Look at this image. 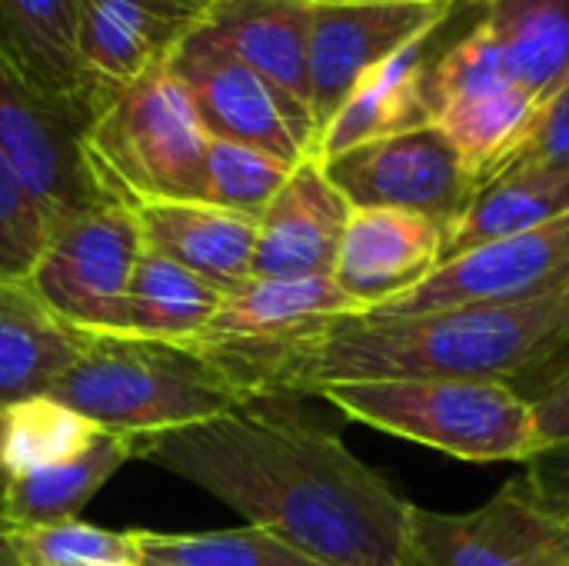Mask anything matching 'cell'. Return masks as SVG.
<instances>
[{
    "label": "cell",
    "instance_id": "cell-5",
    "mask_svg": "<svg viewBox=\"0 0 569 566\" xmlns=\"http://www.w3.org/2000/svg\"><path fill=\"white\" fill-rule=\"evenodd\" d=\"M207 143L210 133L170 67L113 90L83 133L100 193L123 207L203 200Z\"/></svg>",
    "mask_w": 569,
    "mask_h": 566
},
{
    "label": "cell",
    "instance_id": "cell-13",
    "mask_svg": "<svg viewBox=\"0 0 569 566\" xmlns=\"http://www.w3.org/2000/svg\"><path fill=\"white\" fill-rule=\"evenodd\" d=\"M200 17L203 10L187 0H77L80 63L107 100L167 67Z\"/></svg>",
    "mask_w": 569,
    "mask_h": 566
},
{
    "label": "cell",
    "instance_id": "cell-20",
    "mask_svg": "<svg viewBox=\"0 0 569 566\" xmlns=\"http://www.w3.org/2000/svg\"><path fill=\"white\" fill-rule=\"evenodd\" d=\"M427 43H417L360 77L337 113L323 123L313 157L327 160L360 143L433 123L427 100Z\"/></svg>",
    "mask_w": 569,
    "mask_h": 566
},
{
    "label": "cell",
    "instance_id": "cell-24",
    "mask_svg": "<svg viewBox=\"0 0 569 566\" xmlns=\"http://www.w3.org/2000/svg\"><path fill=\"white\" fill-rule=\"evenodd\" d=\"M223 297L210 280L143 247L127 290V334L193 340L210 327Z\"/></svg>",
    "mask_w": 569,
    "mask_h": 566
},
{
    "label": "cell",
    "instance_id": "cell-28",
    "mask_svg": "<svg viewBox=\"0 0 569 566\" xmlns=\"http://www.w3.org/2000/svg\"><path fill=\"white\" fill-rule=\"evenodd\" d=\"M130 540L137 566H323L257 527L213 534L130 530Z\"/></svg>",
    "mask_w": 569,
    "mask_h": 566
},
{
    "label": "cell",
    "instance_id": "cell-7",
    "mask_svg": "<svg viewBox=\"0 0 569 566\" xmlns=\"http://www.w3.org/2000/svg\"><path fill=\"white\" fill-rule=\"evenodd\" d=\"M170 73L183 83L203 130L217 140L263 150L290 167L313 157L317 120L307 107L277 90L197 30L180 43Z\"/></svg>",
    "mask_w": 569,
    "mask_h": 566
},
{
    "label": "cell",
    "instance_id": "cell-14",
    "mask_svg": "<svg viewBox=\"0 0 569 566\" xmlns=\"http://www.w3.org/2000/svg\"><path fill=\"white\" fill-rule=\"evenodd\" d=\"M350 210L353 207L330 183L320 160H300L257 217L250 277H330Z\"/></svg>",
    "mask_w": 569,
    "mask_h": 566
},
{
    "label": "cell",
    "instance_id": "cell-29",
    "mask_svg": "<svg viewBox=\"0 0 569 566\" xmlns=\"http://www.w3.org/2000/svg\"><path fill=\"white\" fill-rule=\"evenodd\" d=\"M290 163L230 140L210 137L207 143V203L260 217L290 177Z\"/></svg>",
    "mask_w": 569,
    "mask_h": 566
},
{
    "label": "cell",
    "instance_id": "cell-18",
    "mask_svg": "<svg viewBox=\"0 0 569 566\" xmlns=\"http://www.w3.org/2000/svg\"><path fill=\"white\" fill-rule=\"evenodd\" d=\"M200 33L310 110L307 0H213L200 17Z\"/></svg>",
    "mask_w": 569,
    "mask_h": 566
},
{
    "label": "cell",
    "instance_id": "cell-22",
    "mask_svg": "<svg viewBox=\"0 0 569 566\" xmlns=\"http://www.w3.org/2000/svg\"><path fill=\"white\" fill-rule=\"evenodd\" d=\"M133 457L137 437L103 430L83 454L60 467L37 470L27 477H7L0 484V527L17 530L77 520L87 500Z\"/></svg>",
    "mask_w": 569,
    "mask_h": 566
},
{
    "label": "cell",
    "instance_id": "cell-2",
    "mask_svg": "<svg viewBox=\"0 0 569 566\" xmlns=\"http://www.w3.org/2000/svg\"><path fill=\"white\" fill-rule=\"evenodd\" d=\"M247 400L320 394L353 380H513L557 367L569 347V284L507 307L413 317L353 314L287 340L193 337Z\"/></svg>",
    "mask_w": 569,
    "mask_h": 566
},
{
    "label": "cell",
    "instance_id": "cell-34",
    "mask_svg": "<svg viewBox=\"0 0 569 566\" xmlns=\"http://www.w3.org/2000/svg\"><path fill=\"white\" fill-rule=\"evenodd\" d=\"M527 500L569 530V440L540 447L517 477Z\"/></svg>",
    "mask_w": 569,
    "mask_h": 566
},
{
    "label": "cell",
    "instance_id": "cell-23",
    "mask_svg": "<svg viewBox=\"0 0 569 566\" xmlns=\"http://www.w3.org/2000/svg\"><path fill=\"white\" fill-rule=\"evenodd\" d=\"M569 214V167H517L477 190L447 230L443 260L470 247L550 224Z\"/></svg>",
    "mask_w": 569,
    "mask_h": 566
},
{
    "label": "cell",
    "instance_id": "cell-39",
    "mask_svg": "<svg viewBox=\"0 0 569 566\" xmlns=\"http://www.w3.org/2000/svg\"><path fill=\"white\" fill-rule=\"evenodd\" d=\"M0 444H3V414H0ZM0 484H3V464H0Z\"/></svg>",
    "mask_w": 569,
    "mask_h": 566
},
{
    "label": "cell",
    "instance_id": "cell-27",
    "mask_svg": "<svg viewBox=\"0 0 569 566\" xmlns=\"http://www.w3.org/2000/svg\"><path fill=\"white\" fill-rule=\"evenodd\" d=\"M103 430L63 407L53 397H30L3 410L0 464L7 477H27L37 470L60 467L83 454Z\"/></svg>",
    "mask_w": 569,
    "mask_h": 566
},
{
    "label": "cell",
    "instance_id": "cell-1",
    "mask_svg": "<svg viewBox=\"0 0 569 566\" xmlns=\"http://www.w3.org/2000/svg\"><path fill=\"white\" fill-rule=\"evenodd\" d=\"M137 457L323 566H407L413 504L347 444L270 400L137 437Z\"/></svg>",
    "mask_w": 569,
    "mask_h": 566
},
{
    "label": "cell",
    "instance_id": "cell-16",
    "mask_svg": "<svg viewBox=\"0 0 569 566\" xmlns=\"http://www.w3.org/2000/svg\"><path fill=\"white\" fill-rule=\"evenodd\" d=\"M0 63L83 130L103 107L77 47V0H0Z\"/></svg>",
    "mask_w": 569,
    "mask_h": 566
},
{
    "label": "cell",
    "instance_id": "cell-17",
    "mask_svg": "<svg viewBox=\"0 0 569 566\" xmlns=\"http://www.w3.org/2000/svg\"><path fill=\"white\" fill-rule=\"evenodd\" d=\"M130 210L147 250L193 270L223 294L250 280L257 217L207 200H150Z\"/></svg>",
    "mask_w": 569,
    "mask_h": 566
},
{
    "label": "cell",
    "instance_id": "cell-9",
    "mask_svg": "<svg viewBox=\"0 0 569 566\" xmlns=\"http://www.w3.org/2000/svg\"><path fill=\"white\" fill-rule=\"evenodd\" d=\"M569 284V214L447 257L420 287L373 314L413 317L457 307H507Z\"/></svg>",
    "mask_w": 569,
    "mask_h": 566
},
{
    "label": "cell",
    "instance_id": "cell-33",
    "mask_svg": "<svg viewBox=\"0 0 569 566\" xmlns=\"http://www.w3.org/2000/svg\"><path fill=\"white\" fill-rule=\"evenodd\" d=\"M517 167H569V73L547 97H540L523 143L500 173Z\"/></svg>",
    "mask_w": 569,
    "mask_h": 566
},
{
    "label": "cell",
    "instance_id": "cell-32",
    "mask_svg": "<svg viewBox=\"0 0 569 566\" xmlns=\"http://www.w3.org/2000/svg\"><path fill=\"white\" fill-rule=\"evenodd\" d=\"M53 214L27 190L10 160L0 153V274L27 277L33 267Z\"/></svg>",
    "mask_w": 569,
    "mask_h": 566
},
{
    "label": "cell",
    "instance_id": "cell-38",
    "mask_svg": "<svg viewBox=\"0 0 569 566\" xmlns=\"http://www.w3.org/2000/svg\"><path fill=\"white\" fill-rule=\"evenodd\" d=\"M187 3H193V7H200V10H207V7H210L213 0H187Z\"/></svg>",
    "mask_w": 569,
    "mask_h": 566
},
{
    "label": "cell",
    "instance_id": "cell-19",
    "mask_svg": "<svg viewBox=\"0 0 569 566\" xmlns=\"http://www.w3.org/2000/svg\"><path fill=\"white\" fill-rule=\"evenodd\" d=\"M83 347V330L63 324L27 284L0 274V414L43 397Z\"/></svg>",
    "mask_w": 569,
    "mask_h": 566
},
{
    "label": "cell",
    "instance_id": "cell-25",
    "mask_svg": "<svg viewBox=\"0 0 569 566\" xmlns=\"http://www.w3.org/2000/svg\"><path fill=\"white\" fill-rule=\"evenodd\" d=\"M507 73L533 97H547L569 73V0H487Z\"/></svg>",
    "mask_w": 569,
    "mask_h": 566
},
{
    "label": "cell",
    "instance_id": "cell-6",
    "mask_svg": "<svg viewBox=\"0 0 569 566\" xmlns=\"http://www.w3.org/2000/svg\"><path fill=\"white\" fill-rule=\"evenodd\" d=\"M143 254L130 207L103 200L57 214L27 270L33 294L83 334H127V290Z\"/></svg>",
    "mask_w": 569,
    "mask_h": 566
},
{
    "label": "cell",
    "instance_id": "cell-21",
    "mask_svg": "<svg viewBox=\"0 0 569 566\" xmlns=\"http://www.w3.org/2000/svg\"><path fill=\"white\" fill-rule=\"evenodd\" d=\"M353 314H363V307L353 297H347L333 277H300V280L250 277L223 297L217 317L200 337L270 344Z\"/></svg>",
    "mask_w": 569,
    "mask_h": 566
},
{
    "label": "cell",
    "instance_id": "cell-12",
    "mask_svg": "<svg viewBox=\"0 0 569 566\" xmlns=\"http://www.w3.org/2000/svg\"><path fill=\"white\" fill-rule=\"evenodd\" d=\"M83 133L77 120L40 100L0 63V153L53 217L107 200L93 180Z\"/></svg>",
    "mask_w": 569,
    "mask_h": 566
},
{
    "label": "cell",
    "instance_id": "cell-3",
    "mask_svg": "<svg viewBox=\"0 0 569 566\" xmlns=\"http://www.w3.org/2000/svg\"><path fill=\"white\" fill-rule=\"evenodd\" d=\"M110 434L153 437L250 404L197 340L83 334V347L47 394Z\"/></svg>",
    "mask_w": 569,
    "mask_h": 566
},
{
    "label": "cell",
    "instance_id": "cell-10",
    "mask_svg": "<svg viewBox=\"0 0 569 566\" xmlns=\"http://www.w3.org/2000/svg\"><path fill=\"white\" fill-rule=\"evenodd\" d=\"M453 3H310V110L317 137L373 67L427 43Z\"/></svg>",
    "mask_w": 569,
    "mask_h": 566
},
{
    "label": "cell",
    "instance_id": "cell-35",
    "mask_svg": "<svg viewBox=\"0 0 569 566\" xmlns=\"http://www.w3.org/2000/svg\"><path fill=\"white\" fill-rule=\"evenodd\" d=\"M550 380L530 397L533 404V427L537 447L563 444L569 440V357L550 367Z\"/></svg>",
    "mask_w": 569,
    "mask_h": 566
},
{
    "label": "cell",
    "instance_id": "cell-37",
    "mask_svg": "<svg viewBox=\"0 0 569 566\" xmlns=\"http://www.w3.org/2000/svg\"><path fill=\"white\" fill-rule=\"evenodd\" d=\"M307 3H457V0H307Z\"/></svg>",
    "mask_w": 569,
    "mask_h": 566
},
{
    "label": "cell",
    "instance_id": "cell-4",
    "mask_svg": "<svg viewBox=\"0 0 569 566\" xmlns=\"http://www.w3.org/2000/svg\"><path fill=\"white\" fill-rule=\"evenodd\" d=\"M317 397L350 420L467 464H527L540 450L533 404L507 380H353Z\"/></svg>",
    "mask_w": 569,
    "mask_h": 566
},
{
    "label": "cell",
    "instance_id": "cell-15",
    "mask_svg": "<svg viewBox=\"0 0 569 566\" xmlns=\"http://www.w3.org/2000/svg\"><path fill=\"white\" fill-rule=\"evenodd\" d=\"M443 247L447 227L430 217L387 207L350 210L330 277L367 314L420 287L443 264Z\"/></svg>",
    "mask_w": 569,
    "mask_h": 566
},
{
    "label": "cell",
    "instance_id": "cell-11",
    "mask_svg": "<svg viewBox=\"0 0 569 566\" xmlns=\"http://www.w3.org/2000/svg\"><path fill=\"white\" fill-rule=\"evenodd\" d=\"M407 566H569V530L537 510L513 477L480 510L413 507Z\"/></svg>",
    "mask_w": 569,
    "mask_h": 566
},
{
    "label": "cell",
    "instance_id": "cell-31",
    "mask_svg": "<svg viewBox=\"0 0 569 566\" xmlns=\"http://www.w3.org/2000/svg\"><path fill=\"white\" fill-rule=\"evenodd\" d=\"M507 83H513V80L507 73L503 53H500L493 33L487 30V23L480 20L463 40H457L447 53H440L430 63V70H427L430 113L437 117V110L453 100L480 97V93L500 90Z\"/></svg>",
    "mask_w": 569,
    "mask_h": 566
},
{
    "label": "cell",
    "instance_id": "cell-26",
    "mask_svg": "<svg viewBox=\"0 0 569 566\" xmlns=\"http://www.w3.org/2000/svg\"><path fill=\"white\" fill-rule=\"evenodd\" d=\"M537 103L540 97L527 93L517 83H507L500 90L453 100L437 110L433 123L457 147L477 190L510 163V157L517 153L533 123Z\"/></svg>",
    "mask_w": 569,
    "mask_h": 566
},
{
    "label": "cell",
    "instance_id": "cell-8",
    "mask_svg": "<svg viewBox=\"0 0 569 566\" xmlns=\"http://www.w3.org/2000/svg\"><path fill=\"white\" fill-rule=\"evenodd\" d=\"M320 167L353 210H407L447 230L477 197L470 170L437 123L360 143L320 160Z\"/></svg>",
    "mask_w": 569,
    "mask_h": 566
},
{
    "label": "cell",
    "instance_id": "cell-36",
    "mask_svg": "<svg viewBox=\"0 0 569 566\" xmlns=\"http://www.w3.org/2000/svg\"><path fill=\"white\" fill-rule=\"evenodd\" d=\"M0 566H23V560H20V554H17V547H13V537H10V530H7V527H0Z\"/></svg>",
    "mask_w": 569,
    "mask_h": 566
},
{
    "label": "cell",
    "instance_id": "cell-30",
    "mask_svg": "<svg viewBox=\"0 0 569 566\" xmlns=\"http://www.w3.org/2000/svg\"><path fill=\"white\" fill-rule=\"evenodd\" d=\"M23 566H137L130 530L60 520L10 530Z\"/></svg>",
    "mask_w": 569,
    "mask_h": 566
}]
</instances>
